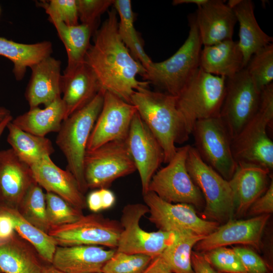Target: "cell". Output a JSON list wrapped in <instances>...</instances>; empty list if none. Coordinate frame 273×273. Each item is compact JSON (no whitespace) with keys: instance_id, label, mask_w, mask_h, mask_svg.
<instances>
[{"instance_id":"32","label":"cell","mask_w":273,"mask_h":273,"mask_svg":"<svg viewBox=\"0 0 273 273\" xmlns=\"http://www.w3.org/2000/svg\"><path fill=\"white\" fill-rule=\"evenodd\" d=\"M49 21L55 27L66 49L68 59L66 68H73L84 63L91 45L90 38L93 35L91 29L82 24L69 26L58 21Z\"/></svg>"},{"instance_id":"37","label":"cell","mask_w":273,"mask_h":273,"mask_svg":"<svg viewBox=\"0 0 273 273\" xmlns=\"http://www.w3.org/2000/svg\"><path fill=\"white\" fill-rule=\"evenodd\" d=\"M47 215L51 228L76 221L84 215L63 198L51 192L45 193Z\"/></svg>"},{"instance_id":"6","label":"cell","mask_w":273,"mask_h":273,"mask_svg":"<svg viewBox=\"0 0 273 273\" xmlns=\"http://www.w3.org/2000/svg\"><path fill=\"white\" fill-rule=\"evenodd\" d=\"M187 38L170 58L160 62H152L146 69L143 78L173 96H176L199 68L202 44L195 14L189 18Z\"/></svg>"},{"instance_id":"43","label":"cell","mask_w":273,"mask_h":273,"mask_svg":"<svg viewBox=\"0 0 273 273\" xmlns=\"http://www.w3.org/2000/svg\"><path fill=\"white\" fill-rule=\"evenodd\" d=\"M273 212V180L265 193L251 206L247 213L250 216L270 214Z\"/></svg>"},{"instance_id":"29","label":"cell","mask_w":273,"mask_h":273,"mask_svg":"<svg viewBox=\"0 0 273 273\" xmlns=\"http://www.w3.org/2000/svg\"><path fill=\"white\" fill-rule=\"evenodd\" d=\"M52 52V44L49 41L27 44L0 37V56L13 63L12 71L17 80L23 79L27 68L51 56Z\"/></svg>"},{"instance_id":"47","label":"cell","mask_w":273,"mask_h":273,"mask_svg":"<svg viewBox=\"0 0 273 273\" xmlns=\"http://www.w3.org/2000/svg\"><path fill=\"white\" fill-rule=\"evenodd\" d=\"M86 205L94 213L102 210V204L100 192L99 189L91 192L86 200Z\"/></svg>"},{"instance_id":"42","label":"cell","mask_w":273,"mask_h":273,"mask_svg":"<svg viewBox=\"0 0 273 273\" xmlns=\"http://www.w3.org/2000/svg\"><path fill=\"white\" fill-rule=\"evenodd\" d=\"M240 257L247 273H272V266L254 251L246 247H233Z\"/></svg>"},{"instance_id":"40","label":"cell","mask_w":273,"mask_h":273,"mask_svg":"<svg viewBox=\"0 0 273 273\" xmlns=\"http://www.w3.org/2000/svg\"><path fill=\"white\" fill-rule=\"evenodd\" d=\"M49 15V20H56L69 26L78 25L76 0H50L37 3Z\"/></svg>"},{"instance_id":"24","label":"cell","mask_w":273,"mask_h":273,"mask_svg":"<svg viewBox=\"0 0 273 273\" xmlns=\"http://www.w3.org/2000/svg\"><path fill=\"white\" fill-rule=\"evenodd\" d=\"M100 89L95 74L85 62L73 68H66L62 84L65 119L87 105Z\"/></svg>"},{"instance_id":"18","label":"cell","mask_w":273,"mask_h":273,"mask_svg":"<svg viewBox=\"0 0 273 273\" xmlns=\"http://www.w3.org/2000/svg\"><path fill=\"white\" fill-rule=\"evenodd\" d=\"M270 172L258 165L237 163L228 180L233 195L234 217L245 216L253 203L265 193L271 181L268 182Z\"/></svg>"},{"instance_id":"17","label":"cell","mask_w":273,"mask_h":273,"mask_svg":"<svg viewBox=\"0 0 273 273\" xmlns=\"http://www.w3.org/2000/svg\"><path fill=\"white\" fill-rule=\"evenodd\" d=\"M270 216V214H263L247 219H230L198 242L194 247L195 251L203 253L233 244L250 246L259 251L263 233Z\"/></svg>"},{"instance_id":"48","label":"cell","mask_w":273,"mask_h":273,"mask_svg":"<svg viewBox=\"0 0 273 273\" xmlns=\"http://www.w3.org/2000/svg\"><path fill=\"white\" fill-rule=\"evenodd\" d=\"M99 190L101 194L103 210H106L112 207L116 201L114 193L107 188Z\"/></svg>"},{"instance_id":"4","label":"cell","mask_w":273,"mask_h":273,"mask_svg":"<svg viewBox=\"0 0 273 273\" xmlns=\"http://www.w3.org/2000/svg\"><path fill=\"white\" fill-rule=\"evenodd\" d=\"M105 91L101 89L87 105L63 120L56 143L64 154L67 170L76 179L84 194L88 188L83 172V161L88 141L102 109Z\"/></svg>"},{"instance_id":"19","label":"cell","mask_w":273,"mask_h":273,"mask_svg":"<svg viewBox=\"0 0 273 273\" xmlns=\"http://www.w3.org/2000/svg\"><path fill=\"white\" fill-rule=\"evenodd\" d=\"M35 182L31 168L11 148L0 151V205L18 208Z\"/></svg>"},{"instance_id":"25","label":"cell","mask_w":273,"mask_h":273,"mask_svg":"<svg viewBox=\"0 0 273 273\" xmlns=\"http://www.w3.org/2000/svg\"><path fill=\"white\" fill-rule=\"evenodd\" d=\"M227 4L233 9L239 23L238 42L243 56L245 68L252 56L263 47L271 43L273 38L259 26L251 1L231 0Z\"/></svg>"},{"instance_id":"46","label":"cell","mask_w":273,"mask_h":273,"mask_svg":"<svg viewBox=\"0 0 273 273\" xmlns=\"http://www.w3.org/2000/svg\"><path fill=\"white\" fill-rule=\"evenodd\" d=\"M142 273H172L160 255L153 258Z\"/></svg>"},{"instance_id":"33","label":"cell","mask_w":273,"mask_h":273,"mask_svg":"<svg viewBox=\"0 0 273 273\" xmlns=\"http://www.w3.org/2000/svg\"><path fill=\"white\" fill-rule=\"evenodd\" d=\"M113 7L120 19L118 33L121 39L133 58L146 69L153 61L145 52L140 35L134 28V14L131 1L116 0Z\"/></svg>"},{"instance_id":"34","label":"cell","mask_w":273,"mask_h":273,"mask_svg":"<svg viewBox=\"0 0 273 273\" xmlns=\"http://www.w3.org/2000/svg\"><path fill=\"white\" fill-rule=\"evenodd\" d=\"M173 243L160 255L172 273H195L191 253L198 242L205 237L190 234H176Z\"/></svg>"},{"instance_id":"11","label":"cell","mask_w":273,"mask_h":273,"mask_svg":"<svg viewBox=\"0 0 273 273\" xmlns=\"http://www.w3.org/2000/svg\"><path fill=\"white\" fill-rule=\"evenodd\" d=\"M149 213L142 203L128 204L122 210L120 223L122 228L116 251L127 254H140L153 258L160 255L171 245L176 234L158 230L149 232L140 225L142 217Z\"/></svg>"},{"instance_id":"2","label":"cell","mask_w":273,"mask_h":273,"mask_svg":"<svg viewBox=\"0 0 273 273\" xmlns=\"http://www.w3.org/2000/svg\"><path fill=\"white\" fill-rule=\"evenodd\" d=\"M131 104L159 142L163 162L167 163L176 152L175 144L184 143L190 135L177 109L176 96L141 88L133 93Z\"/></svg>"},{"instance_id":"31","label":"cell","mask_w":273,"mask_h":273,"mask_svg":"<svg viewBox=\"0 0 273 273\" xmlns=\"http://www.w3.org/2000/svg\"><path fill=\"white\" fill-rule=\"evenodd\" d=\"M0 211L11 217L15 232L33 246L42 260L51 264L58 246L54 239L28 221L17 208L0 205Z\"/></svg>"},{"instance_id":"21","label":"cell","mask_w":273,"mask_h":273,"mask_svg":"<svg viewBox=\"0 0 273 273\" xmlns=\"http://www.w3.org/2000/svg\"><path fill=\"white\" fill-rule=\"evenodd\" d=\"M35 182L46 192L55 194L80 210L86 207L84 194L73 174L56 165L50 156L31 167Z\"/></svg>"},{"instance_id":"9","label":"cell","mask_w":273,"mask_h":273,"mask_svg":"<svg viewBox=\"0 0 273 273\" xmlns=\"http://www.w3.org/2000/svg\"><path fill=\"white\" fill-rule=\"evenodd\" d=\"M136 170L126 141L110 142L86 151L83 172L88 189H108L116 179Z\"/></svg>"},{"instance_id":"13","label":"cell","mask_w":273,"mask_h":273,"mask_svg":"<svg viewBox=\"0 0 273 273\" xmlns=\"http://www.w3.org/2000/svg\"><path fill=\"white\" fill-rule=\"evenodd\" d=\"M261 90L245 68L226 78L225 93L219 116L232 140L257 111Z\"/></svg>"},{"instance_id":"5","label":"cell","mask_w":273,"mask_h":273,"mask_svg":"<svg viewBox=\"0 0 273 273\" xmlns=\"http://www.w3.org/2000/svg\"><path fill=\"white\" fill-rule=\"evenodd\" d=\"M226 89V78L200 67L176 96V105L190 135L199 120L218 116Z\"/></svg>"},{"instance_id":"3","label":"cell","mask_w":273,"mask_h":273,"mask_svg":"<svg viewBox=\"0 0 273 273\" xmlns=\"http://www.w3.org/2000/svg\"><path fill=\"white\" fill-rule=\"evenodd\" d=\"M273 121V83L261 90L258 108L239 133L232 140V150L237 162L273 169V142L267 127Z\"/></svg>"},{"instance_id":"7","label":"cell","mask_w":273,"mask_h":273,"mask_svg":"<svg viewBox=\"0 0 273 273\" xmlns=\"http://www.w3.org/2000/svg\"><path fill=\"white\" fill-rule=\"evenodd\" d=\"M186 165L204 200L203 218L218 223L234 219L233 195L229 181L206 164L191 146L188 149Z\"/></svg>"},{"instance_id":"28","label":"cell","mask_w":273,"mask_h":273,"mask_svg":"<svg viewBox=\"0 0 273 273\" xmlns=\"http://www.w3.org/2000/svg\"><path fill=\"white\" fill-rule=\"evenodd\" d=\"M65 108L59 98L50 105L40 109L38 107L30 109L17 116L12 122L21 129L40 136L50 132H58L65 118Z\"/></svg>"},{"instance_id":"23","label":"cell","mask_w":273,"mask_h":273,"mask_svg":"<svg viewBox=\"0 0 273 273\" xmlns=\"http://www.w3.org/2000/svg\"><path fill=\"white\" fill-rule=\"evenodd\" d=\"M115 251L97 245L57 246L51 264L67 273H102Z\"/></svg>"},{"instance_id":"44","label":"cell","mask_w":273,"mask_h":273,"mask_svg":"<svg viewBox=\"0 0 273 273\" xmlns=\"http://www.w3.org/2000/svg\"><path fill=\"white\" fill-rule=\"evenodd\" d=\"M191 262L195 273H218L206 260L201 253L192 251Z\"/></svg>"},{"instance_id":"27","label":"cell","mask_w":273,"mask_h":273,"mask_svg":"<svg viewBox=\"0 0 273 273\" xmlns=\"http://www.w3.org/2000/svg\"><path fill=\"white\" fill-rule=\"evenodd\" d=\"M40 259L33 246L16 232L9 239L0 242L2 273H41L44 265Z\"/></svg>"},{"instance_id":"50","label":"cell","mask_w":273,"mask_h":273,"mask_svg":"<svg viewBox=\"0 0 273 273\" xmlns=\"http://www.w3.org/2000/svg\"><path fill=\"white\" fill-rule=\"evenodd\" d=\"M41 273H67L58 269L51 264L44 266Z\"/></svg>"},{"instance_id":"26","label":"cell","mask_w":273,"mask_h":273,"mask_svg":"<svg viewBox=\"0 0 273 273\" xmlns=\"http://www.w3.org/2000/svg\"><path fill=\"white\" fill-rule=\"evenodd\" d=\"M199 67L210 74L232 77L244 68L243 56L238 41L225 40L201 50Z\"/></svg>"},{"instance_id":"16","label":"cell","mask_w":273,"mask_h":273,"mask_svg":"<svg viewBox=\"0 0 273 273\" xmlns=\"http://www.w3.org/2000/svg\"><path fill=\"white\" fill-rule=\"evenodd\" d=\"M126 143L140 175L142 193L145 194L153 176L164 161V153L137 112L132 118Z\"/></svg>"},{"instance_id":"36","label":"cell","mask_w":273,"mask_h":273,"mask_svg":"<svg viewBox=\"0 0 273 273\" xmlns=\"http://www.w3.org/2000/svg\"><path fill=\"white\" fill-rule=\"evenodd\" d=\"M257 87L262 90L272 83L273 44H268L254 53L245 67Z\"/></svg>"},{"instance_id":"12","label":"cell","mask_w":273,"mask_h":273,"mask_svg":"<svg viewBox=\"0 0 273 273\" xmlns=\"http://www.w3.org/2000/svg\"><path fill=\"white\" fill-rule=\"evenodd\" d=\"M143 195L149 208L148 220L158 230L206 237L219 226L216 222L198 216L191 205L169 203L152 192Z\"/></svg>"},{"instance_id":"30","label":"cell","mask_w":273,"mask_h":273,"mask_svg":"<svg viewBox=\"0 0 273 273\" xmlns=\"http://www.w3.org/2000/svg\"><path fill=\"white\" fill-rule=\"evenodd\" d=\"M7 141L18 158L30 167L40 162L55 151L52 142L46 136L26 132L12 121L7 125Z\"/></svg>"},{"instance_id":"39","label":"cell","mask_w":273,"mask_h":273,"mask_svg":"<svg viewBox=\"0 0 273 273\" xmlns=\"http://www.w3.org/2000/svg\"><path fill=\"white\" fill-rule=\"evenodd\" d=\"M201 253L218 273H247L233 249L220 247Z\"/></svg>"},{"instance_id":"20","label":"cell","mask_w":273,"mask_h":273,"mask_svg":"<svg viewBox=\"0 0 273 273\" xmlns=\"http://www.w3.org/2000/svg\"><path fill=\"white\" fill-rule=\"evenodd\" d=\"M195 20L202 45L232 39L237 22L233 9L222 0H208L198 7Z\"/></svg>"},{"instance_id":"1","label":"cell","mask_w":273,"mask_h":273,"mask_svg":"<svg viewBox=\"0 0 273 273\" xmlns=\"http://www.w3.org/2000/svg\"><path fill=\"white\" fill-rule=\"evenodd\" d=\"M117 15L114 8L108 12L107 19L94 34L84 62L94 72L101 89L131 104L133 93L148 87L149 83L136 79L138 75L143 77L146 70L121 39Z\"/></svg>"},{"instance_id":"51","label":"cell","mask_w":273,"mask_h":273,"mask_svg":"<svg viewBox=\"0 0 273 273\" xmlns=\"http://www.w3.org/2000/svg\"><path fill=\"white\" fill-rule=\"evenodd\" d=\"M11 116V111L4 107H0V123Z\"/></svg>"},{"instance_id":"49","label":"cell","mask_w":273,"mask_h":273,"mask_svg":"<svg viewBox=\"0 0 273 273\" xmlns=\"http://www.w3.org/2000/svg\"><path fill=\"white\" fill-rule=\"evenodd\" d=\"M208 0H174L172 2L173 5L181 4H193L197 6L198 7L203 5L207 2Z\"/></svg>"},{"instance_id":"53","label":"cell","mask_w":273,"mask_h":273,"mask_svg":"<svg viewBox=\"0 0 273 273\" xmlns=\"http://www.w3.org/2000/svg\"><path fill=\"white\" fill-rule=\"evenodd\" d=\"M0 273H2V272L0 271Z\"/></svg>"},{"instance_id":"41","label":"cell","mask_w":273,"mask_h":273,"mask_svg":"<svg viewBox=\"0 0 273 273\" xmlns=\"http://www.w3.org/2000/svg\"><path fill=\"white\" fill-rule=\"evenodd\" d=\"M114 0H76L79 19L87 26L93 35L101 16L113 6Z\"/></svg>"},{"instance_id":"10","label":"cell","mask_w":273,"mask_h":273,"mask_svg":"<svg viewBox=\"0 0 273 273\" xmlns=\"http://www.w3.org/2000/svg\"><path fill=\"white\" fill-rule=\"evenodd\" d=\"M195 148L202 160L227 180L237 166L232 150V138L220 117L197 120L192 133Z\"/></svg>"},{"instance_id":"14","label":"cell","mask_w":273,"mask_h":273,"mask_svg":"<svg viewBox=\"0 0 273 273\" xmlns=\"http://www.w3.org/2000/svg\"><path fill=\"white\" fill-rule=\"evenodd\" d=\"M120 222L94 213L71 223L51 228L48 234L58 246L97 245L116 249Z\"/></svg>"},{"instance_id":"45","label":"cell","mask_w":273,"mask_h":273,"mask_svg":"<svg viewBox=\"0 0 273 273\" xmlns=\"http://www.w3.org/2000/svg\"><path fill=\"white\" fill-rule=\"evenodd\" d=\"M15 233L12 219L8 214L0 211V242L9 239Z\"/></svg>"},{"instance_id":"22","label":"cell","mask_w":273,"mask_h":273,"mask_svg":"<svg viewBox=\"0 0 273 273\" xmlns=\"http://www.w3.org/2000/svg\"><path fill=\"white\" fill-rule=\"evenodd\" d=\"M61 61L48 57L30 67L31 75L25 96L30 109L43 104L47 106L62 94Z\"/></svg>"},{"instance_id":"15","label":"cell","mask_w":273,"mask_h":273,"mask_svg":"<svg viewBox=\"0 0 273 273\" xmlns=\"http://www.w3.org/2000/svg\"><path fill=\"white\" fill-rule=\"evenodd\" d=\"M136 112L132 104L105 91L103 106L89 136L87 150L112 141H125Z\"/></svg>"},{"instance_id":"8","label":"cell","mask_w":273,"mask_h":273,"mask_svg":"<svg viewBox=\"0 0 273 273\" xmlns=\"http://www.w3.org/2000/svg\"><path fill=\"white\" fill-rule=\"evenodd\" d=\"M189 146L177 148L175 155L167 165L156 172L147 192L154 193L169 203H186L200 209L204 207V200L187 168Z\"/></svg>"},{"instance_id":"38","label":"cell","mask_w":273,"mask_h":273,"mask_svg":"<svg viewBox=\"0 0 273 273\" xmlns=\"http://www.w3.org/2000/svg\"><path fill=\"white\" fill-rule=\"evenodd\" d=\"M152 259L145 254L116 251L104 265L102 273H142Z\"/></svg>"},{"instance_id":"52","label":"cell","mask_w":273,"mask_h":273,"mask_svg":"<svg viewBox=\"0 0 273 273\" xmlns=\"http://www.w3.org/2000/svg\"><path fill=\"white\" fill-rule=\"evenodd\" d=\"M13 117L11 115L0 123V137L4 129L7 127L8 124L11 121Z\"/></svg>"},{"instance_id":"35","label":"cell","mask_w":273,"mask_h":273,"mask_svg":"<svg viewBox=\"0 0 273 273\" xmlns=\"http://www.w3.org/2000/svg\"><path fill=\"white\" fill-rule=\"evenodd\" d=\"M17 209L28 221L48 233L51 226L47 215L45 193L36 182L28 189Z\"/></svg>"}]
</instances>
